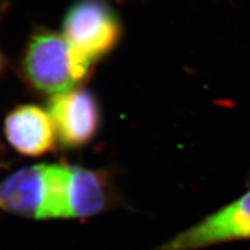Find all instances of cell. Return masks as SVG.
<instances>
[{
	"label": "cell",
	"mask_w": 250,
	"mask_h": 250,
	"mask_svg": "<svg viewBox=\"0 0 250 250\" xmlns=\"http://www.w3.org/2000/svg\"><path fill=\"white\" fill-rule=\"evenodd\" d=\"M2 68V56H1V52H0V71H1Z\"/></svg>",
	"instance_id": "ba28073f"
},
{
	"label": "cell",
	"mask_w": 250,
	"mask_h": 250,
	"mask_svg": "<svg viewBox=\"0 0 250 250\" xmlns=\"http://www.w3.org/2000/svg\"><path fill=\"white\" fill-rule=\"evenodd\" d=\"M121 22L103 0H79L65 15L62 36L79 57L92 66L121 39Z\"/></svg>",
	"instance_id": "7a4b0ae2"
},
{
	"label": "cell",
	"mask_w": 250,
	"mask_h": 250,
	"mask_svg": "<svg viewBox=\"0 0 250 250\" xmlns=\"http://www.w3.org/2000/svg\"><path fill=\"white\" fill-rule=\"evenodd\" d=\"M107 203V183L102 174L70 166L66 186V217H89L101 212Z\"/></svg>",
	"instance_id": "52a82bcc"
},
{
	"label": "cell",
	"mask_w": 250,
	"mask_h": 250,
	"mask_svg": "<svg viewBox=\"0 0 250 250\" xmlns=\"http://www.w3.org/2000/svg\"><path fill=\"white\" fill-rule=\"evenodd\" d=\"M49 114L57 139L66 147H81L94 138L100 125V109L94 95L72 89L52 96Z\"/></svg>",
	"instance_id": "277c9868"
},
{
	"label": "cell",
	"mask_w": 250,
	"mask_h": 250,
	"mask_svg": "<svg viewBox=\"0 0 250 250\" xmlns=\"http://www.w3.org/2000/svg\"><path fill=\"white\" fill-rule=\"evenodd\" d=\"M48 189L49 164L22 168L0 183V208L24 217L43 219Z\"/></svg>",
	"instance_id": "8992f818"
},
{
	"label": "cell",
	"mask_w": 250,
	"mask_h": 250,
	"mask_svg": "<svg viewBox=\"0 0 250 250\" xmlns=\"http://www.w3.org/2000/svg\"><path fill=\"white\" fill-rule=\"evenodd\" d=\"M89 68L90 65L73 51L64 36L48 30L31 37L22 61L28 83L52 96L73 89L85 79Z\"/></svg>",
	"instance_id": "6da1fadb"
},
{
	"label": "cell",
	"mask_w": 250,
	"mask_h": 250,
	"mask_svg": "<svg viewBox=\"0 0 250 250\" xmlns=\"http://www.w3.org/2000/svg\"><path fill=\"white\" fill-rule=\"evenodd\" d=\"M5 136L15 151L28 156H40L51 151L57 139L49 111L37 105H20L5 120Z\"/></svg>",
	"instance_id": "5b68a950"
},
{
	"label": "cell",
	"mask_w": 250,
	"mask_h": 250,
	"mask_svg": "<svg viewBox=\"0 0 250 250\" xmlns=\"http://www.w3.org/2000/svg\"><path fill=\"white\" fill-rule=\"evenodd\" d=\"M250 240V187L233 202L177 234L162 250H199Z\"/></svg>",
	"instance_id": "3957f363"
}]
</instances>
